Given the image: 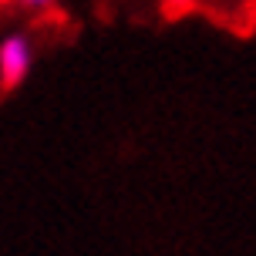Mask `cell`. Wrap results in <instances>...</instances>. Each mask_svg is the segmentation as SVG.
I'll return each instance as SVG.
<instances>
[{
	"instance_id": "cell-1",
	"label": "cell",
	"mask_w": 256,
	"mask_h": 256,
	"mask_svg": "<svg viewBox=\"0 0 256 256\" xmlns=\"http://www.w3.org/2000/svg\"><path fill=\"white\" fill-rule=\"evenodd\" d=\"M30 68V48L24 38H7L0 44V84L4 88H17L27 78Z\"/></svg>"
},
{
	"instance_id": "cell-2",
	"label": "cell",
	"mask_w": 256,
	"mask_h": 256,
	"mask_svg": "<svg viewBox=\"0 0 256 256\" xmlns=\"http://www.w3.org/2000/svg\"><path fill=\"white\" fill-rule=\"evenodd\" d=\"M162 7H166V14H168V17H176V14H182L186 7H189V0H166Z\"/></svg>"
},
{
	"instance_id": "cell-3",
	"label": "cell",
	"mask_w": 256,
	"mask_h": 256,
	"mask_svg": "<svg viewBox=\"0 0 256 256\" xmlns=\"http://www.w3.org/2000/svg\"><path fill=\"white\" fill-rule=\"evenodd\" d=\"M24 4H30V7H40V4H48V0H24Z\"/></svg>"
},
{
	"instance_id": "cell-4",
	"label": "cell",
	"mask_w": 256,
	"mask_h": 256,
	"mask_svg": "<svg viewBox=\"0 0 256 256\" xmlns=\"http://www.w3.org/2000/svg\"><path fill=\"white\" fill-rule=\"evenodd\" d=\"M0 4H10V0H0Z\"/></svg>"
}]
</instances>
